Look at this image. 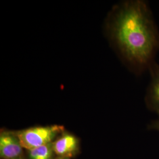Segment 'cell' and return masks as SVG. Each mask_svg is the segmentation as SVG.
Wrapping results in <instances>:
<instances>
[{
	"label": "cell",
	"instance_id": "obj_8",
	"mask_svg": "<svg viewBox=\"0 0 159 159\" xmlns=\"http://www.w3.org/2000/svg\"><path fill=\"white\" fill-rule=\"evenodd\" d=\"M23 159V157L21 156V157H18V158H16V159Z\"/></svg>",
	"mask_w": 159,
	"mask_h": 159
},
{
	"label": "cell",
	"instance_id": "obj_3",
	"mask_svg": "<svg viewBox=\"0 0 159 159\" xmlns=\"http://www.w3.org/2000/svg\"><path fill=\"white\" fill-rule=\"evenodd\" d=\"M150 80L148 85L145 102L148 108L159 115V65L154 63L149 69Z\"/></svg>",
	"mask_w": 159,
	"mask_h": 159
},
{
	"label": "cell",
	"instance_id": "obj_5",
	"mask_svg": "<svg viewBox=\"0 0 159 159\" xmlns=\"http://www.w3.org/2000/svg\"><path fill=\"white\" fill-rule=\"evenodd\" d=\"M52 145L54 152L57 156L70 158L77 150L78 140L73 135L66 134L52 143Z\"/></svg>",
	"mask_w": 159,
	"mask_h": 159
},
{
	"label": "cell",
	"instance_id": "obj_7",
	"mask_svg": "<svg viewBox=\"0 0 159 159\" xmlns=\"http://www.w3.org/2000/svg\"><path fill=\"white\" fill-rule=\"evenodd\" d=\"M148 127L151 130L157 131L159 132V119L152 121L148 125Z\"/></svg>",
	"mask_w": 159,
	"mask_h": 159
},
{
	"label": "cell",
	"instance_id": "obj_6",
	"mask_svg": "<svg viewBox=\"0 0 159 159\" xmlns=\"http://www.w3.org/2000/svg\"><path fill=\"white\" fill-rule=\"evenodd\" d=\"M53 152V145L51 143L29 150V156L30 159H52Z\"/></svg>",
	"mask_w": 159,
	"mask_h": 159
},
{
	"label": "cell",
	"instance_id": "obj_1",
	"mask_svg": "<svg viewBox=\"0 0 159 159\" xmlns=\"http://www.w3.org/2000/svg\"><path fill=\"white\" fill-rule=\"evenodd\" d=\"M121 56L137 74L149 70L159 50V31L148 2L126 1L116 7L109 23Z\"/></svg>",
	"mask_w": 159,
	"mask_h": 159
},
{
	"label": "cell",
	"instance_id": "obj_2",
	"mask_svg": "<svg viewBox=\"0 0 159 159\" xmlns=\"http://www.w3.org/2000/svg\"><path fill=\"white\" fill-rule=\"evenodd\" d=\"M63 130L61 125L35 127L19 131L17 136L23 148L30 150L51 143Z\"/></svg>",
	"mask_w": 159,
	"mask_h": 159
},
{
	"label": "cell",
	"instance_id": "obj_4",
	"mask_svg": "<svg viewBox=\"0 0 159 159\" xmlns=\"http://www.w3.org/2000/svg\"><path fill=\"white\" fill-rule=\"evenodd\" d=\"M23 147L17 134L3 133L0 136V156L4 159H14L21 157Z\"/></svg>",
	"mask_w": 159,
	"mask_h": 159
},
{
	"label": "cell",
	"instance_id": "obj_9",
	"mask_svg": "<svg viewBox=\"0 0 159 159\" xmlns=\"http://www.w3.org/2000/svg\"><path fill=\"white\" fill-rule=\"evenodd\" d=\"M60 159H70V158L69 157H63V158Z\"/></svg>",
	"mask_w": 159,
	"mask_h": 159
}]
</instances>
